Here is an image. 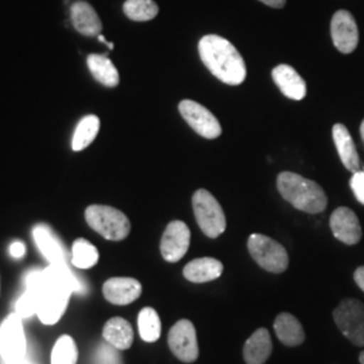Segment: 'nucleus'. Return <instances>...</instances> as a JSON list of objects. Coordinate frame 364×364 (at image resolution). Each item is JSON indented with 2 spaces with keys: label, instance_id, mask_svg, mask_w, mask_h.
Returning <instances> with one entry per match:
<instances>
[{
  "label": "nucleus",
  "instance_id": "5701e85b",
  "mask_svg": "<svg viewBox=\"0 0 364 364\" xmlns=\"http://www.w3.org/2000/svg\"><path fill=\"white\" fill-rule=\"evenodd\" d=\"M87 65L90 68L92 76L100 84L108 88H115L119 85V72L117 66L105 54H91L87 58Z\"/></svg>",
  "mask_w": 364,
  "mask_h": 364
},
{
  "label": "nucleus",
  "instance_id": "20e7f679",
  "mask_svg": "<svg viewBox=\"0 0 364 364\" xmlns=\"http://www.w3.org/2000/svg\"><path fill=\"white\" fill-rule=\"evenodd\" d=\"M85 220L93 231L107 240L119 242L130 234L129 218L122 210L108 205H90L85 210Z\"/></svg>",
  "mask_w": 364,
  "mask_h": 364
},
{
  "label": "nucleus",
  "instance_id": "2eb2a0df",
  "mask_svg": "<svg viewBox=\"0 0 364 364\" xmlns=\"http://www.w3.org/2000/svg\"><path fill=\"white\" fill-rule=\"evenodd\" d=\"M274 82L281 92L291 100H302L306 96V82L293 66H275L272 72Z\"/></svg>",
  "mask_w": 364,
  "mask_h": 364
},
{
  "label": "nucleus",
  "instance_id": "c9c22d12",
  "mask_svg": "<svg viewBox=\"0 0 364 364\" xmlns=\"http://www.w3.org/2000/svg\"><path fill=\"white\" fill-rule=\"evenodd\" d=\"M15 364H30V363H26V362H25V359H23V360H21V362H18V363H15Z\"/></svg>",
  "mask_w": 364,
  "mask_h": 364
},
{
  "label": "nucleus",
  "instance_id": "4468645a",
  "mask_svg": "<svg viewBox=\"0 0 364 364\" xmlns=\"http://www.w3.org/2000/svg\"><path fill=\"white\" fill-rule=\"evenodd\" d=\"M142 284L130 277H114L103 285L105 299L114 305H129L141 297Z\"/></svg>",
  "mask_w": 364,
  "mask_h": 364
},
{
  "label": "nucleus",
  "instance_id": "f3484780",
  "mask_svg": "<svg viewBox=\"0 0 364 364\" xmlns=\"http://www.w3.org/2000/svg\"><path fill=\"white\" fill-rule=\"evenodd\" d=\"M272 351L273 341L270 332L266 328H259L247 338L243 348V358L246 364H264Z\"/></svg>",
  "mask_w": 364,
  "mask_h": 364
},
{
  "label": "nucleus",
  "instance_id": "0eeeda50",
  "mask_svg": "<svg viewBox=\"0 0 364 364\" xmlns=\"http://www.w3.org/2000/svg\"><path fill=\"white\" fill-rule=\"evenodd\" d=\"M333 320L344 338L353 346L364 347V304L359 299H343L333 311Z\"/></svg>",
  "mask_w": 364,
  "mask_h": 364
},
{
  "label": "nucleus",
  "instance_id": "a211bd4d",
  "mask_svg": "<svg viewBox=\"0 0 364 364\" xmlns=\"http://www.w3.org/2000/svg\"><path fill=\"white\" fill-rule=\"evenodd\" d=\"M332 136H333V142L338 149V156H340L343 165L346 166V169L351 173L359 171L360 159L358 156V150L355 147V142L352 139L350 131L347 130V127L344 124L338 123L332 129Z\"/></svg>",
  "mask_w": 364,
  "mask_h": 364
},
{
  "label": "nucleus",
  "instance_id": "6ab92c4d",
  "mask_svg": "<svg viewBox=\"0 0 364 364\" xmlns=\"http://www.w3.org/2000/svg\"><path fill=\"white\" fill-rule=\"evenodd\" d=\"M224 270V266L220 260L215 258H198V259L191 260L183 267V277L193 284H205L215 281L220 277Z\"/></svg>",
  "mask_w": 364,
  "mask_h": 364
},
{
  "label": "nucleus",
  "instance_id": "bb28decb",
  "mask_svg": "<svg viewBox=\"0 0 364 364\" xmlns=\"http://www.w3.org/2000/svg\"><path fill=\"white\" fill-rule=\"evenodd\" d=\"M123 11L131 21L147 22L156 18L159 9L154 0H127Z\"/></svg>",
  "mask_w": 364,
  "mask_h": 364
},
{
  "label": "nucleus",
  "instance_id": "cd10ccee",
  "mask_svg": "<svg viewBox=\"0 0 364 364\" xmlns=\"http://www.w3.org/2000/svg\"><path fill=\"white\" fill-rule=\"evenodd\" d=\"M77 359V344L75 338L69 335L58 338L52 350V364H76Z\"/></svg>",
  "mask_w": 364,
  "mask_h": 364
},
{
  "label": "nucleus",
  "instance_id": "c756f323",
  "mask_svg": "<svg viewBox=\"0 0 364 364\" xmlns=\"http://www.w3.org/2000/svg\"><path fill=\"white\" fill-rule=\"evenodd\" d=\"M350 185H351L352 192L358 198V201L364 205V171L359 170V171L353 173Z\"/></svg>",
  "mask_w": 364,
  "mask_h": 364
},
{
  "label": "nucleus",
  "instance_id": "4be33fe9",
  "mask_svg": "<svg viewBox=\"0 0 364 364\" xmlns=\"http://www.w3.org/2000/svg\"><path fill=\"white\" fill-rule=\"evenodd\" d=\"M34 240L38 246L39 251L52 264L65 263V251L63 250L61 243L54 236L50 228L43 224H38L33 230Z\"/></svg>",
  "mask_w": 364,
  "mask_h": 364
},
{
  "label": "nucleus",
  "instance_id": "2f4dec72",
  "mask_svg": "<svg viewBox=\"0 0 364 364\" xmlns=\"http://www.w3.org/2000/svg\"><path fill=\"white\" fill-rule=\"evenodd\" d=\"M353 281L364 291V266H360L353 273Z\"/></svg>",
  "mask_w": 364,
  "mask_h": 364
},
{
  "label": "nucleus",
  "instance_id": "f8f14e48",
  "mask_svg": "<svg viewBox=\"0 0 364 364\" xmlns=\"http://www.w3.org/2000/svg\"><path fill=\"white\" fill-rule=\"evenodd\" d=\"M331 36L338 52L350 54L358 48L359 28L351 13L340 10L331 22Z\"/></svg>",
  "mask_w": 364,
  "mask_h": 364
},
{
  "label": "nucleus",
  "instance_id": "dca6fc26",
  "mask_svg": "<svg viewBox=\"0 0 364 364\" xmlns=\"http://www.w3.org/2000/svg\"><path fill=\"white\" fill-rule=\"evenodd\" d=\"M70 19L80 34L87 37H96L102 33V21L91 4L77 1L70 9Z\"/></svg>",
  "mask_w": 364,
  "mask_h": 364
},
{
  "label": "nucleus",
  "instance_id": "ddd939ff",
  "mask_svg": "<svg viewBox=\"0 0 364 364\" xmlns=\"http://www.w3.org/2000/svg\"><path fill=\"white\" fill-rule=\"evenodd\" d=\"M329 225L333 236L344 245L353 246L362 239V225L356 213L347 207L335 209L331 215Z\"/></svg>",
  "mask_w": 364,
  "mask_h": 364
},
{
  "label": "nucleus",
  "instance_id": "6e6552de",
  "mask_svg": "<svg viewBox=\"0 0 364 364\" xmlns=\"http://www.w3.org/2000/svg\"><path fill=\"white\" fill-rule=\"evenodd\" d=\"M26 336L22 317L11 313L0 326V355L7 364H15L25 359Z\"/></svg>",
  "mask_w": 364,
  "mask_h": 364
},
{
  "label": "nucleus",
  "instance_id": "9b49d317",
  "mask_svg": "<svg viewBox=\"0 0 364 364\" xmlns=\"http://www.w3.org/2000/svg\"><path fill=\"white\" fill-rule=\"evenodd\" d=\"M191 230L181 220L171 221L168 224L161 239V254L164 259L170 263L181 260L189 250Z\"/></svg>",
  "mask_w": 364,
  "mask_h": 364
},
{
  "label": "nucleus",
  "instance_id": "1a4fd4ad",
  "mask_svg": "<svg viewBox=\"0 0 364 364\" xmlns=\"http://www.w3.org/2000/svg\"><path fill=\"white\" fill-rule=\"evenodd\" d=\"M170 351L182 363H195L198 359L197 333L192 321L183 318L170 328L168 335Z\"/></svg>",
  "mask_w": 364,
  "mask_h": 364
},
{
  "label": "nucleus",
  "instance_id": "412c9836",
  "mask_svg": "<svg viewBox=\"0 0 364 364\" xmlns=\"http://www.w3.org/2000/svg\"><path fill=\"white\" fill-rule=\"evenodd\" d=\"M103 338L105 341L120 351L131 348L134 343V331L130 323L123 317H112L105 324Z\"/></svg>",
  "mask_w": 364,
  "mask_h": 364
},
{
  "label": "nucleus",
  "instance_id": "72a5a7b5",
  "mask_svg": "<svg viewBox=\"0 0 364 364\" xmlns=\"http://www.w3.org/2000/svg\"><path fill=\"white\" fill-rule=\"evenodd\" d=\"M360 136H362V141H363L364 144V120L362 122V124H360Z\"/></svg>",
  "mask_w": 364,
  "mask_h": 364
},
{
  "label": "nucleus",
  "instance_id": "b1692460",
  "mask_svg": "<svg viewBox=\"0 0 364 364\" xmlns=\"http://www.w3.org/2000/svg\"><path fill=\"white\" fill-rule=\"evenodd\" d=\"M100 130V119L96 115L82 117L73 134L72 149L73 151H81L87 149L95 141Z\"/></svg>",
  "mask_w": 364,
  "mask_h": 364
},
{
  "label": "nucleus",
  "instance_id": "9d476101",
  "mask_svg": "<svg viewBox=\"0 0 364 364\" xmlns=\"http://www.w3.org/2000/svg\"><path fill=\"white\" fill-rule=\"evenodd\" d=\"M178 111L186 123L198 135L207 139H215L220 136L221 126L219 120L204 105L193 100H182L178 105Z\"/></svg>",
  "mask_w": 364,
  "mask_h": 364
},
{
  "label": "nucleus",
  "instance_id": "f704fd0d",
  "mask_svg": "<svg viewBox=\"0 0 364 364\" xmlns=\"http://www.w3.org/2000/svg\"><path fill=\"white\" fill-rule=\"evenodd\" d=\"M359 363L364 364V351L360 352L359 355Z\"/></svg>",
  "mask_w": 364,
  "mask_h": 364
},
{
  "label": "nucleus",
  "instance_id": "393cba45",
  "mask_svg": "<svg viewBox=\"0 0 364 364\" xmlns=\"http://www.w3.org/2000/svg\"><path fill=\"white\" fill-rule=\"evenodd\" d=\"M139 336L146 343H156L161 338V318L154 308L146 306L138 314Z\"/></svg>",
  "mask_w": 364,
  "mask_h": 364
},
{
  "label": "nucleus",
  "instance_id": "473e14b6",
  "mask_svg": "<svg viewBox=\"0 0 364 364\" xmlns=\"http://www.w3.org/2000/svg\"><path fill=\"white\" fill-rule=\"evenodd\" d=\"M259 1L273 9H282L287 4V0H259Z\"/></svg>",
  "mask_w": 364,
  "mask_h": 364
},
{
  "label": "nucleus",
  "instance_id": "39448f33",
  "mask_svg": "<svg viewBox=\"0 0 364 364\" xmlns=\"http://www.w3.org/2000/svg\"><path fill=\"white\" fill-rule=\"evenodd\" d=\"M248 251L260 267L269 273H284L289 266L287 248L272 237L262 234L250 235Z\"/></svg>",
  "mask_w": 364,
  "mask_h": 364
},
{
  "label": "nucleus",
  "instance_id": "f03ea898",
  "mask_svg": "<svg viewBox=\"0 0 364 364\" xmlns=\"http://www.w3.org/2000/svg\"><path fill=\"white\" fill-rule=\"evenodd\" d=\"M198 54L209 72L228 85H240L247 76L243 57L228 39L205 36L198 42Z\"/></svg>",
  "mask_w": 364,
  "mask_h": 364
},
{
  "label": "nucleus",
  "instance_id": "f257e3e1",
  "mask_svg": "<svg viewBox=\"0 0 364 364\" xmlns=\"http://www.w3.org/2000/svg\"><path fill=\"white\" fill-rule=\"evenodd\" d=\"M26 285L36 294V314L45 326L57 324L65 313L72 291H80L78 281L68 270L65 263L28 274Z\"/></svg>",
  "mask_w": 364,
  "mask_h": 364
},
{
  "label": "nucleus",
  "instance_id": "7c9ffc66",
  "mask_svg": "<svg viewBox=\"0 0 364 364\" xmlns=\"http://www.w3.org/2000/svg\"><path fill=\"white\" fill-rule=\"evenodd\" d=\"M10 254H11V257L15 258V259L23 258L25 254H26V246H25V243H23V242H19V240L14 242L13 245L10 246Z\"/></svg>",
  "mask_w": 364,
  "mask_h": 364
},
{
  "label": "nucleus",
  "instance_id": "c85d7f7f",
  "mask_svg": "<svg viewBox=\"0 0 364 364\" xmlns=\"http://www.w3.org/2000/svg\"><path fill=\"white\" fill-rule=\"evenodd\" d=\"M15 311L22 318H27V317L33 316L34 313H37V299H36V294L33 293V290L27 289L26 293L18 299V302L15 305Z\"/></svg>",
  "mask_w": 364,
  "mask_h": 364
},
{
  "label": "nucleus",
  "instance_id": "aec40b11",
  "mask_svg": "<svg viewBox=\"0 0 364 364\" xmlns=\"http://www.w3.org/2000/svg\"><path fill=\"white\" fill-rule=\"evenodd\" d=\"M274 331L279 341L287 347H299L305 341V332L297 317L281 313L274 321Z\"/></svg>",
  "mask_w": 364,
  "mask_h": 364
},
{
  "label": "nucleus",
  "instance_id": "7ed1b4c3",
  "mask_svg": "<svg viewBox=\"0 0 364 364\" xmlns=\"http://www.w3.org/2000/svg\"><path fill=\"white\" fill-rule=\"evenodd\" d=\"M277 188L287 203L302 212L321 213L328 205L324 189L297 173L282 171L277 178Z\"/></svg>",
  "mask_w": 364,
  "mask_h": 364
},
{
  "label": "nucleus",
  "instance_id": "a878e982",
  "mask_svg": "<svg viewBox=\"0 0 364 364\" xmlns=\"http://www.w3.org/2000/svg\"><path fill=\"white\" fill-rule=\"evenodd\" d=\"M99 262V251L90 240L80 237L72 246V263L75 267L88 270Z\"/></svg>",
  "mask_w": 364,
  "mask_h": 364
},
{
  "label": "nucleus",
  "instance_id": "423d86ee",
  "mask_svg": "<svg viewBox=\"0 0 364 364\" xmlns=\"http://www.w3.org/2000/svg\"><path fill=\"white\" fill-rule=\"evenodd\" d=\"M196 221L204 235L210 239L219 237L227 227V219L219 201L207 189H198L192 200Z\"/></svg>",
  "mask_w": 364,
  "mask_h": 364
}]
</instances>
